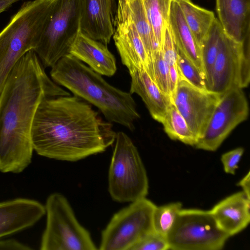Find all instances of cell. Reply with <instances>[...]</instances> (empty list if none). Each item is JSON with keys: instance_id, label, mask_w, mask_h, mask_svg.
Listing matches in <instances>:
<instances>
[{"instance_id": "obj_32", "label": "cell", "mask_w": 250, "mask_h": 250, "mask_svg": "<svg viewBox=\"0 0 250 250\" xmlns=\"http://www.w3.org/2000/svg\"><path fill=\"white\" fill-rule=\"evenodd\" d=\"M31 248L14 239L0 240V250H28Z\"/></svg>"}, {"instance_id": "obj_18", "label": "cell", "mask_w": 250, "mask_h": 250, "mask_svg": "<svg viewBox=\"0 0 250 250\" xmlns=\"http://www.w3.org/2000/svg\"><path fill=\"white\" fill-rule=\"evenodd\" d=\"M223 32L238 43L250 39V0H216Z\"/></svg>"}, {"instance_id": "obj_26", "label": "cell", "mask_w": 250, "mask_h": 250, "mask_svg": "<svg viewBox=\"0 0 250 250\" xmlns=\"http://www.w3.org/2000/svg\"><path fill=\"white\" fill-rule=\"evenodd\" d=\"M182 208V204L174 202L156 206L153 216V224L155 231L166 236L169 232Z\"/></svg>"}, {"instance_id": "obj_3", "label": "cell", "mask_w": 250, "mask_h": 250, "mask_svg": "<svg viewBox=\"0 0 250 250\" xmlns=\"http://www.w3.org/2000/svg\"><path fill=\"white\" fill-rule=\"evenodd\" d=\"M50 75L56 83L97 107L109 122L134 130L140 115L130 92L110 85L101 75L69 54L51 67Z\"/></svg>"}, {"instance_id": "obj_16", "label": "cell", "mask_w": 250, "mask_h": 250, "mask_svg": "<svg viewBox=\"0 0 250 250\" xmlns=\"http://www.w3.org/2000/svg\"><path fill=\"white\" fill-rule=\"evenodd\" d=\"M250 210V199L241 191L224 198L209 210L219 228L230 237L248 226Z\"/></svg>"}, {"instance_id": "obj_25", "label": "cell", "mask_w": 250, "mask_h": 250, "mask_svg": "<svg viewBox=\"0 0 250 250\" xmlns=\"http://www.w3.org/2000/svg\"><path fill=\"white\" fill-rule=\"evenodd\" d=\"M162 124L164 131L171 139L192 146L196 144L197 139L172 102Z\"/></svg>"}, {"instance_id": "obj_2", "label": "cell", "mask_w": 250, "mask_h": 250, "mask_svg": "<svg viewBox=\"0 0 250 250\" xmlns=\"http://www.w3.org/2000/svg\"><path fill=\"white\" fill-rule=\"evenodd\" d=\"M112 125L77 96L47 97L36 110L31 128L34 150L43 157L77 161L104 151L115 142Z\"/></svg>"}, {"instance_id": "obj_35", "label": "cell", "mask_w": 250, "mask_h": 250, "mask_svg": "<svg viewBox=\"0 0 250 250\" xmlns=\"http://www.w3.org/2000/svg\"><path fill=\"white\" fill-rule=\"evenodd\" d=\"M21 0H0V13L6 10L13 3Z\"/></svg>"}, {"instance_id": "obj_5", "label": "cell", "mask_w": 250, "mask_h": 250, "mask_svg": "<svg viewBox=\"0 0 250 250\" xmlns=\"http://www.w3.org/2000/svg\"><path fill=\"white\" fill-rule=\"evenodd\" d=\"M108 171V191L118 202H132L146 197V172L138 149L124 132L116 133Z\"/></svg>"}, {"instance_id": "obj_8", "label": "cell", "mask_w": 250, "mask_h": 250, "mask_svg": "<svg viewBox=\"0 0 250 250\" xmlns=\"http://www.w3.org/2000/svg\"><path fill=\"white\" fill-rule=\"evenodd\" d=\"M166 237L173 250H220L229 237L209 210L196 208H182Z\"/></svg>"}, {"instance_id": "obj_19", "label": "cell", "mask_w": 250, "mask_h": 250, "mask_svg": "<svg viewBox=\"0 0 250 250\" xmlns=\"http://www.w3.org/2000/svg\"><path fill=\"white\" fill-rule=\"evenodd\" d=\"M129 72L130 93L141 97L151 117L162 124L171 103V97L159 88L145 69H134Z\"/></svg>"}, {"instance_id": "obj_4", "label": "cell", "mask_w": 250, "mask_h": 250, "mask_svg": "<svg viewBox=\"0 0 250 250\" xmlns=\"http://www.w3.org/2000/svg\"><path fill=\"white\" fill-rule=\"evenodd\" d=\"M53 2V0L24 2L0 32V93L17 62L37 47Z\"/></svg>"}, {"instance_id": "obj_13", "label": "cell", "mask_w": 250, "mask_h": 250, "mask_svg": "<svg viewBox=\"0 0 250 250\" xmlns=\"http://www.w3.org/2000/svg\"><path fill=\"white\" fill-rule=\"evenodd\" d=\"M113 38L122 63L129 71L144 69L152 79V68L144 43L130 19L123 0H117Z\"/></svg>"}, {"instance_id": "obj_23", "label": "cell", "mask_w": 250, "mask_h": 250, "mask_svg": "<svg viewBox=\"0 0 250 250\" xmlns=\"http://www.w3.org/2000/svg\"><path fill=\"white\" fill-rule=\"evenodd\" d=\"M223 33L221 25L215 18L200 47L203 68L208 90H210L212 85L214 65Z\"/></svg>"}, {"instance_id": "obj_33", "label": "cell", "mask_w": 250, "mask_h": 250, "mask_svg": "<svg viewBox=\"0 0 250 250\" xmlns=\"http://www.w3.org/2000/svg\"><path fill=\"white\" fill-rule=\"evenodd\" d=\"M169 79L171 96L176 88L178 81V73L176 65L169 66Z\"/></svg>"}, {"instance_id": "obj_6", "label": "cell", "mask_w": 250, "mask_h": 250, "mask_svg": "<svg viewBox=\"0 0 250 250\" xmlns=\"http://www.w3.org/2000/svg\"><path fill=\"white\" fill-rule=\"evenodd\" d=\"M81 0H53L45 27L34 51L45 67L68 54L81 31Z\"/></svg>"}, {"instance_id": "obj_29", "label": "cell", "mask_w": 250, "mask_h": 250, "mask_svg": "<svg viewBox=\"0 0 250 250\" xmlns=\"http://www.w3.org/2000/svg\"><path fill=\"white\" fill-rule=\"evenodd\" d=\"M169 250L166 236L155 230L144 237L130 250Z\"/></svg>"}, {"instance_id": "obj_27", "label": "cell", "mask_w": 250, "mask_h": 250, "mask_svg": "<svg viewBox=\"0 0 250 250\" xmlns=\"http://www.w3.org/2000/svg\"><path fill=\"white\" fill-rule=\"evenodd\" d=\"M176 67L178 76L192 85L208 90L204 73L177 48Z\"/></svg>"}, {"instance_id": "obj_22", "label": "cell", "mask_w": 250, "mask_h": 250, "mask_svg": "<svg viewBox=\"0 0 250 250\" xmlns=\"http://www.w3.org/2000/svg\"><path fill=\"white\" fill-rule=\"evenodd\" d=\"M185 21L199 46L201 45L215 19L210 11L198 6L189 0H176Z\"/></svg>"}, {"instance_id": "obj_9", "label": "cell", "mask_w": 250, "mask_h": 250, "mask_svg": "<svg viewBox=\"0 0 250 250\" xmlns=\"http://www.w3.org/2000/svg\"><path fill=\"white\" fill-rule=\"evenodd\" d=\"M116 212L103 230L101 250H130L154 230L153 216L156 205L146 197Z\"/></svg>"}, {"instance_id": "obj_10", "label": "cell", "mask_w": 250, "mask_h": 250, "mask_svg": "<svg viewBox=\"0 0 250 250\" xmlns=\"http://www.w3.org/2000/svg\"><path fill=\"white\" fill-rule=\"evenodd\" d=\"M250 82V39L238 43L222 34L214 63L211 91L223 94L243 89Z\"/></svg>"}, {"instance_id": "obj_11", "label": "cell", "mask_w": 250, "mask_h": 250, "mask_svg": "<svg viewBox=\"0 0 250 250\" xmlns=\"http://www.w3.org/2000/svg\"><path fill=\"white\" fill-rule=\"evenodd\" d=\"M248 100L242 89H231L223 94L202 136L194 146L206 151L216 150L230 133L246 120Z\"/></svg>"}, {"instance_id": "obj_14", "label": "cell", "mask_w": 250, "mask_h": 250, "mask_svg": "<svg viewBox=\"0 0 250 250\" xmlns=\"http://www.w3.org/2000/svg\"><path fill=\"white\" fill-rule=\"evenodd\" d=\"M81 0V31L107 45L110 42L115 30L116 0Z\"/></svg>"}, {"instance_id": "obj_7", "label": "cell", "mask_w": 250, "mask_h": 250, "mask_svg": "<svg viewBox=\"0 0 250 250\" xmlns=\"http://www.w3.org/2000/svg\"><path fill=\"white\" fill-rule=\"evenodd\" d=\"M46 223L42 234V250H97L89 231L77 219L67 199L54 193L45 205Z\"/></svg>"}, {"instance_id": "obj_12", "label": "cell", "mask_w": 250, "mask_h": 250, "mask_svg": "<svg viewBox=\"0 0 250 250\" xmlns=\"http://www.w3.org/2000/svg\"><path fill=\"white\" fill-rule=\"evenodd\" d=\"M222 95L199 88L178 76L171 100L198 140L202 136Z\"/></svg>"}, {"instance_id": "obj_31", "label": "cell", "mask_w": 250, "mask_h": 250, "mask_svg": "<svg viewBox=\"0 0 250 250\" xmlns=\"http://www.w3.org/2000/svg\"><path fill=\"white\" fill-rule=\"evenodd\" d=\"M243 147H237L224 153L221 158L226 173L234 175L238 168V164L243 155Z\"/></svg>"}, {"instance_id": "obj_15", "label": "cell", "mask_w": 250, "mask_h": 250, "mask_svg": "<svg viewBox=\"0 0 250 250\" xmlns=\"http://www.w3.org/2000/svg\"><path fill=\"white\" fill-rule=\"evenodd\" d=\"M45 214L37 201L17 198L0 203V238L32 226Z\"/></svg>"}, {"instance_id": "obj_17", "label": "cell", "mask_w": 250, "mask_h": 250, "mask_svg": "<svg viewBox=\"0 0 250 250\" xmlns=\"http://www.w3.org/2000/svg\"><path fill=\"white\" fill-rule=\"evenodd\" d=\"M68 54L84 62L101 75L113 76L116 72V60L106 44L79 32Z\"/></svg>"}, {"instance_id": "obj_20", "label": "cell", "mask_w": 250, "mask_h": 250, "mask_svg": "<svg viewBox=\"0 0 250 250\" xmlns=\"http://www.w3.org/2000/svg\"><path fill=\"white\" fill-rule=\"evenodd\" d=\"M168 27L177 48L204 74L200 47L176 0H172L171 3Z\"/></svg>"}, {"instance_id": "obj_30", "label": "cell", "mask_w": 250, "mask_h": 250, "mask_svg": "<svg viewBox=\"0 0 250 250\" xmlns=\"http://www.w3.org/2000/svg\"><path fill=\"white\" fill-rule=\"evenodd\" d=\"M163 57L168 65H176L177 58V47L172 39L168 25L165 30V35L161 46Z\"/></svg>"}, {"instance_id": "obj_24", "label": "cell", "mask_w": 250, "mask_h": 250, "mask_svg": "<svg viewBox=\"0 0 250 250\" xmlns=\"http://www.w3.org/2000/svg\"><path fill=\"white\" fill-rule=\"evenodd\" d=\"M172 0H142L146 16L153 29L156 42L161 49L168 25Z\"/></svg>"}, {"instance_id": "obj_34", "label": "cell", "mask_w": 250, "mask_h": 250, "mask_svg": "<svg viewBox=\"0 0 250 250\" xmlns=\"http://www.w3.org/2000/svg\"><path fill=\"white\" fill-rule=\"evenodd\" d=\"M237 185L242 188V191L247 197L250 199V172L245 175L238 183Z\"/></svg>"}, {"instance_id": "obj_21", "label": "cell", "mask_w": 250, "mask_h": 250, "mask_svg": "<svg viewBox=\"0 0 250 250\" xmlns=\"http://www.w3.org/2000/svg\"><path fill=\"white\" fill-rule=\"evenodd\" d=\"M128 15L142 40L152 68L154 53L161 49L146 16L142 0H123Z\"/></svg>"}, {"instance_id": "obj_28", "label": "cell", "mask_w": 250, "mask_h": 250, "mask_svg": "<svg viewBox=\"0 0 250 250\" xmlns=\"http://www.w3.org/2000/svg\"><path fill=\"white\" fill-rule=\"evenodd\" d=\"M152 80L159 88L171 97L169 79V66L165 61L161 49L152 58Z\"/></svg>"}, {"instance_id": "obj_1", "label": "cell", "mask_w": 250, "mask_h": 250, "mask_svg": "<svg viewBox=\"0 0 250 250\" xmlns=\"http://www.w3.org/2000/svg\"><path fill=\"white\" fill-rule=\"evenodd\" d=\"M33 50L10 72L0 93V171L19 173L31 163V128L41 102L70 93L52 81Z\"/></svg>"}]
</instances>
